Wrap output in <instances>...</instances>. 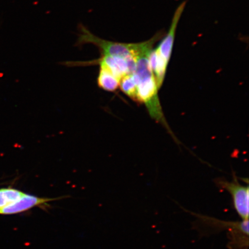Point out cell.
<instances>
[{
    "label": "cell",
    "instance_id": "obj_4",
    "mask_svg": "<svg viewBox=\"0 0 249 249\" xmlns=\"http://www.w3.org/2000/svg\"><path fill=\"white\" fill-rule=\"evenodd\" d=\"M186 2H183L177 8L173 19L172 24L169 33L165 38L162 40L160 45L157 49L160 54L165 60L169 62L173 46L174 37H175L176 30L178 24L180 16H181L183 9H184Z\"/></svg>",
    "mask_w": 249,
    "mask_h": 249
},
{
    "label": "cell",
    "instance_id": "obj_6",
    "mask_svg": "<svg viewBox=\"0 0 249 249\" xmlns=\"http://www.w3.org/2000/svg\"><path fill=\"white\" fill-rule=\"evenodd\" d=\"M120 80L106 68L101 67L99 71L98 83L102 89L107 91H114L120 86Z\"/></svg>",
    "mask_w": 249,
    "mask_h": 249
},
{
    "label": "cell",
    "instance_id": "obj_8",
    "mask_svg": "<svg viewBox=\"0 0 249 249\" xmlns=\"http://www.w3.org/2000/svg\"><path fill=\"white\" fill-rule=\"evenodd\" d=\"M120 87L122 91L128 95L129 97L132 98L136 100L137 83L136 80L133 74H127L120 80Z\"/></svg>",
    "mask_w": 249,
    "mask_h": 249
},
{
    "label": "cell",
    "instance_id": "obj_5",
    "mask_svg": "<svg viewBox=\"0 0 249 249\" xmlns=\"http://www.w3.org/2000/svg\"><path fill=\"white\" fill-rule=\"evenodd\" d=\"M101 67L106 68L120 80L129 74L126 60L110 55H102L99 61Z\"/></svg>",
    "mask_w": 249,
    "mask_h": 249
},
{
    "label": "cell",
    "instance_id": "obj_1",
    "mask_svg": "<svg viewBox=\"0 0 249 249\" xmlns=\"http://www.w3.org/2000/svg\"><path fill=\"white\" fill-rule=\"evenodd\" d=\"M87 43L98 47L102 55L113 56L125 60L131 57L136 58L144 45V42L123 43L108 41L93 35L85 26L81 25L77 45L82 46Z\"/></svg>",
    "mask_w": 249,
    "mask_h": 249
},
{
    "label": "cell",
    "instance_id": "obj_7",
    "mask_svg": "<svg viewBox=\"0 0 249 249\" xmlns=\"http://www.w3.org/2000/svg\"><path fill=\"white\" fill-rule=\"evenodd\" d=\"M24 194V193L14 188L0 189V210L17 201Z\"/></svg>",
    "mask_w": 249,
    "mask_h": 249
},
{
    "label": "cell",
    "instance_id": "obj_3",
    "mask_svg": "<svg viewBox=\"0 0 249 249\" xmlns=\"http://www.w3.org/2000/svg\"><path fill=\"white\" fill-rule=\"evenodd\" d=\"M56 200V198H42L24 194L17 201L0 210V214L8 215L24 213L34 207L48 205L49 202Z\"/></svg>",
    "mask_w": 249,
    "mask_h": 249
},
{
    "label": "cell",
    "instance_id": "obj_2",
    "mask_svg": "<svg viewBox=\"0 0 249 249\" xmlns=\"http://www.w3.org/2000/svg\"><path fill=\"white\" fill-rule=\"evenodd\" d=\"M218 185L231 195L233 206L242 220L249 219V187L243 186L235 179L232 182L218 180Z\"/></svg>",
    "mask_w": 249,
    "mask_h": 249
}]
</instances>
